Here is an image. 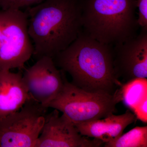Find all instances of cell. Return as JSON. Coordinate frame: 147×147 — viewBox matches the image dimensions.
Returning a JSON list of instances; mask_svg holds the SVG:
<instances>
[{"label":"cell","instance_id":"obj_12","mask_svg":"<svg viewBox=\"0 0 147 147\" xmlns=\"http://www.w3.org/2000/svg\"><path fill=\"white\" fill-rule=\"evenodd\" d=\"M121 101L132 110L147 97V78H135L122 84L118 90Z\"/></svg>","mask_w":147,"mask_h":147},{"label":"cell","instance_id":"obj_13","mask_svg":"<svg viewBox=\"0 0 147 147\" xmlns=\"http://www.w3.org/2000/svg\"><path fill=\"white\" fill-rule=\"evenodd\" d=\"M105 147H147V126L136 127L114 141L105 143Z\"/></svg>","mask_w":147,"mask_h":147},{"label":"cell","instance_id":"obj_5","mask_svg":"<svg viewBox=\"0 0 147 147\" xmlns=\"http://www.w3.org/2000/svg\"><path fill=\"white\" fill-rule=\"evenodd\" d=\"M33 53L26 12L0 9V70H22Z\"/></svg>","mask_w":147,"mask_h":147},{"label":"cell","instance_id":"obj_4","mask_svg":"<svg viewBox=\"0 0 147 147\" xmlns=\"http://www.w3.org/2000/svg\"><path fill=\"white\" fill-rule=\"evenodd\" d=\"M63 87L47 105L61 111L74 124L99 119L114 114L120 102L118 91L114 94L86 91L74 86L63 76Z\"/></svg>","mask_w":147,"mask_h":147},{"label":"cell","instance_id":"obj_8","mask_svg":"<svg viewBox=\"0 0 147 147\" xmlns=\"http://www.w3.org/2000/svg\"><path fill=\"white\" fill-rule=\"evenodd\" d=\"M116 77L125 83L135 78H147V27L137 36L113 47Z\"/></svg>","mask_w":147,"mask_h":147},{"label":"cell","instance_id":"obj_6","mask_svg":"<svg viewBox=\"0 0 147 147\" xmlns=\"http://www.w3.org/2000/svg\"><path fill=\"white\" fill-rule=\"evenodd\" d=\"M47 109L30 96L20 110L0 119V147H35Z\"/></svg>","mask_w":147,"mask_h":147},{"label":"cell","instance_id":"obj_9","mask_svg":"<svg viewBox=\"0 0 147 147\" xmlns=\"http://www.w3.org/2000/svg\"><path fill=\"white\" fill-rule=\"evenodd\" d=\"M103 144L99 139L82 136L72 122L55 109L46 114L35 147H98Z\"/></svg>","mask_w":147,"mask_h":147},{"label":"cell","instance_id":"obj_15","mask_svg":"<svg viewBox=\"0 0 147 147\" xmlns=\"http://www.w3.org/2000/svg\"><path fill=\"white\" fill-rule=\"evenodd\" d=\"M138 23L140 27H147V0H137Z\"/></svg>","mask_w":147,"mask_h":147},{"label":"cell","instance_id":"obj_3","mask_svg":"<svg viewBox=\"0 0 147 147\" xmlns=\"http://www.w3.org/2000/svg\"><path fill=\"white\" fill-rule=\"evenodd\" d=\"M81 1L82 31L93 39L113 47L138 34L137 0Z\"/></svg>","mask_w":147,"mask_h":147},{"label":"cell","instance_id":"obj_10","mask_svg":"<svg viewBox=\"0 0 147 147\" xmlns=\"http://www.w3.org/2000/svg\"><path fill=\"white\" fill-rule=\"evenodd\" d=\"M136 119L135 115L128 110L122 115L111 114L104 118L74 125L82 136L99 139L104 144L120 137L127 127Z\"/></svg>","mask_w":147,"mask_h":147},{"label":"cell","instance_id":"obj_1","mask_svg":"<svg viewBox=\"0 0 147 147\" xmlns=\"http://www.w3.org/2000/svg\"><path fill=\"white\" fill-rule=\"evenodd\" d=\"M113 47L82 31L68 47L53 58L55 65L71 76V83L92 92L114 94L121 86L113 65Z\"/></svg>","mask_w":147,"mask_h":147},{"label":"cell","instance_id":"obj_11","mask_svg":"<svg viewBox=\"0 0 147 147\" xmlns=\"http://www.w3.org/2000/svg\"><path fill=\"white\" fill-rule=\"evenodd\" d=\"M21 71L0 70V119L20 110L30 98Z\"/></svg>","mask_w":147,"mask_h":147},{"label":"cell","instance_id":"obj_2","mask_svg":"<svg viewBox=\"0 0 147 147\" xmlns=\"http://www.w3.org/2000/svg\"><path fill=\"white\" fill-rule=\"evenodd\" d=\"M28 30L36 60L53 58L82 31L81 0H44L27 7Z\"/></svg>","mask_w":147,"mask_h":147},{"label":"cell","instance_id":"obj_7","mask_svg":"<svg viewBox=\"0 0 147 147\" xmlns=\"http://www.w3.org/2000/svg\"><path fill=\"white\" fill-rule=\"evenodd\" d=\"M64 74L53 58L43 57L25 70L22 78L30 96L47 108L63 87Z\"/></svg>","mask_w":147,"mask_h":147},{"label":"cell","instance_id":"obj_14","mask_svg":"<svg viewBox=\"0 0 147 147\" xmlns=\"http://www.w3.org/2000/svg\"><path fill=\"white\" fill-rule=\"evenodd\" d=\"M44 0H0V9L3 10L21 9L36 5Z\"/></svg>","mask_w":147,"mask_h":147},{"label":"cell","instance_id":"obj_16","mask_svg":"<svg viewBox=\"0 0 147 147\" xmlns=\"http://www.w3.org/2000/svg\"><path fill=\"white\" fill-rule=\"evenodd\" d=\"M132 111L134 112L137 119L143 122L147 123V97L137 104Z\"/></svg>","mask_w":147,"mask_h":147}]
</instances>
